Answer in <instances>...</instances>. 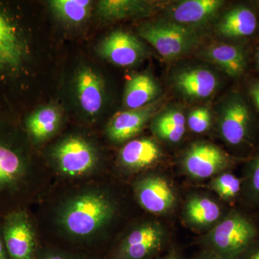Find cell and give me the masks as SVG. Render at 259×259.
<instances>
[{
  "label": "cell",
  "instance_id": "obj_1",
  "mask_svg": "<svg viewBox=\"0 0 259 259\" xmlns=\"http://www.w3.org/2000/svg\"><path fill=\"white\" fill-rule=\"evenodd\" d=\"M259 236L254 216L245 209L228 211L202 238L204 249L220 259H240Z\"/></svg>",
  "mask_w": 259,
  "mask_h": 259
},
{
  "label": "cell",
  "instance_id": "obj_2",
  "mask_svg": "<svg viewBox=\"0 0 259 259\" xmlns=\"http://www.w3.org/2000/svg\"><path fill=\"white\" fill-rule=\"evenodd\" d=\"M115 207L110 199L100 193L77 196L64 206L60 222L65 230L74 236L93 235L110 222Z\"/></svg>",
  "mask_w": 259,
  "mask_h": 259
},
{
  "label": "cell",
  "instance_id": "obj_3",
  "mask_svg": "<svg viewBox=\"0 0 259 259\" xmlns=\"http://www.w3.org/2000/svg\"><path fill=\"white\" fill-rule=\"evenodd\" d=\"M138 32L167 60L185 55L200 44L193 28L171 21L146 23Z\"/></svg>",
  "mask_w": 259,
  "mask_h": 259
},
{
  "label": "cell",
  "instance_id": "obj_4",
  "mask_svg": "<svg viewBox=\"0 0 259 259\" xmlns=\"http://www.w3.org/2000/svg\"><path fill=\"white\" fill-rule=\"evenodd\" d=\"M0 223L10 259H37L35 233L25 211L18 209L10 212Z\"/></svg>",
  "mask_w": 259,
  "mask_h": 259
},
{
  "label": "cell",
  "instance_id": "obj_5",
  "mask_svg": "<svg viewBox=\"0 0 259 259\" xmlns=\"http://www.w3.org/2000/svg\"><path fill=\"white\" fill-rule=\"evenodd\" d=\"M166 231L161 223L149 221L134 228L122 240L117 259H151L163 249Z\"/></svg>",
  "mask_w": 259,
  "mask_h": 259
},
{
  "label": "cell",
  "instance_id": "obj_6",
  "mask_svg": "<svg viewBox=\"0 0 259 259\" xmlns=\"http://www.w3.org/2000/svg\"><path fill=\"white\" fill-rule=\"evenodd\" d=\"M252 117L249 107L239 94H233L225 101L220 114L221 136L234 147L250 143L252 138Z\"/></svg>",
  "mask_w": 259,
  "mask_h": 259
},
{
  "label": "cell",
  "instance_id": "obj_7",
  "mask_svg": "<svg viewBox=\"0 0 259 259\" xmlns=\"http://www.w3.org/2000/svg\"><path fill=\"white\" fill-rule=\"evenodd\" d=\"M233 164L231 156L215 145L199 142L186 151L182 161L189 176L197 180L215 177Z\"/></svg>",
  "mask_w": 259,
  "mask_h": 259
},
{
  "label": "cell",
  "instance_id": "obj_8",
  "mask_svg": "<svg viewBox=\"0 0 259 259\" xmlns=\"http://www.w3.org/2000/svg\"><path fill=\"white\" fill-rule=\"evenodd\" d=\"M99 54L103 59L117 66L138 64L147 54L146 47L137 37L122 30H115L100 44Z\"/></svg>",
  "mask_w": 259,
  "mask_h": 259
},
{
  "label": "cell",
  "instance_id": "obj_9",
  "mask_svg": "<svg viewBox=\"0 0 259 259\" xmlns=\"http://www.w3.org/2000/svg\"><path fill=\"white\" fill-rule=\"evenodd\" d=\"M135 193L141 207L152 214H166L176 204L171 186L157 175H148L140 180L135 186Z\"/></svg>",
  "mask_w": 259,
  "mask_h": 259
},
{
  "label": "cell",
  "instance_id": "obj_10",
  "mask_svg": "<svg viewBox=\"0 0 259 259\" xmlns=\"http://www.w3.org/2000/svg\"><path fill=\"white\" fill-rule=\"evenodd\" d=\"M54 156L59 168L69 176H79L95 166L97 161L94 148L84 140L71 137L56 147Z\"/></svg>",
  "mask_w": 259,
  "mask_h": 259
},
{
  "label": "cell",
  "instance_id": "obj_11",
  "mask_svg": "<svg viewBox=\"0 0 259 259\" xmlns=\"http://www.w3.org/2000/svg\"><path fill=\"white\" fill-rule=\"evenodd\" d=\"M159 107L160 100H155L141 108L116 114L107 127L109 137L117 143L132 139L142 131L148 121L155 115Z\"/></svg>",
  "mask_w": 259,
  "mask_h": 259
},
{
  "label": "cell",
  "instance_id": "obj_12",
  "mask_svg": "<svg viewBox=\"0 0 259 259\" xmlns=\"http://www.w3.org/2000/svg\"><path fill=\"white\" fill-rule=\"evenodd\" d=\"M26 163L18 151L0 141V202L13 197L24 185Z\"/></svg>",
  "mask_w": 259,
  "mask_h": 259
},
{
  "label": "cell",
  "instance_id": "obj_13",
  "mask_svg": "<svg viewBox=\"0 0 259 259\" xmlns=\"http://www.w3.org/2000/svg\"><path fill=\"white\" fill-rule=\"evenodd\" d=\"M174 86L179 93L189 99L198 100L210 97L217 90V76L204 68L182 70L174 76Z\"/></svg>",
  "mask_w": 259,
  "mask_h": 259
},
{
  "label": "cell",
  "instance_id": "obj_14",
  "mask_svg": "<svg viewBox=\"0 0 259 259\" xmlns=\"http://www.w3.org/2000/svg\"><path fill=\"white\" fill-rule=\"evenodd\" d=\"M224 4L222 0H185L171 7L168 14L171 22L190 27L208 21Z\"/></svg>",
  "mask_w": 259,
  "mask_h": 259
},
{
  "label": "cell",
  "instance_id": "obj_15",
  "mask_svg": "<svg viewBox=\"0 0 259 259\" xmlns=\"http://www.w3.org/2000/svg\"><path fill=\"white\" fill-rule=\"evenodd\" d=\"M76 92L83 111L95 115L101 110L105 100V83L101 76L88 67L81 68L76 76Z\"/></svg>",
  "mask_w": 259,
  "mask_h": 259
},
{
  "label": "cell",
  "instance_id": "obj_16",
  "mask_svg": "<svg viewBox=\"0 0 259 259\" xmlns=\"http://www.w3.org/2000/svg\"><path fill=\"white\" fill-rule=\"evenodd\" d=\"M223 215L221 206L205 196H192L187 199L183 209L185 222L196 229L212 228Z\"/></svg>",
  "mask_w": 259,
  "mask_h": 259
},
{
  "label": "cell",
  "instance_id": "obj_17",
  "mask_svg": "<svg viewBox=\"0 0 259 259\" xmlns=\"http://www.w3.org/2000/svg\"><path fill=\"white\" fill-rule=\"evenodd\" d=\"M162 156L161 148L151 139H141L130 141L121 149V163L130 169L147 168L157 163Z\"/></svg>",
  "mask_w": 259,
  "mask_h": 259
},
{
  "label": "cell",
  "instance_id": "obj_18",
  "mask_svg": "<svg viewBox=\"0 0 259 259\" xmlns=\"http://www.w3.org/2000/svg\"><path fill=\"white\" fill-rule=\"evenodd\" d=\"M161 3L138 0H103L98 3V13L110 20L145 18L154 13Z\"/></svg>",
  "mask_w": 259,
  "mask_h": 259
},
{
  "label": "cell",
  "instance_id": "obj_19",
  "mask_svg": "<svg viewBox=\"0 0 259 259\" xmlns=\"http://www.w3.org/2000/svg\"><path fill=\"white\" fill-rule=\"evenodd\" d=\"M257 19L250 8L238 6L229 10L218 24L217 31L223 37H248L254 33Z\"/></svg>",
  "mask_w": 259,
  "mask_h": 259
},
{
  "label": "cell",
  "instance_id": "obj_20",
  "mask_svg": "<svg viewBox=\"0 0 259 259\" xmlns=\"http://www.w3.org/2000/svg\"><path fill=\"white\" fill-rule=\"evenodd\" d=\"M159 93V87L152 76L136 74L126 83L124 104L129 110L141 108L154 102Z\"/></svg>",
  "mask_w": 259,
  "mask_h": 259
},
{
  "label": "cell",
  "instance_id": "obj_21",
  "mask_svg": "<svg viewBox=\"0 0 259 259\" xmlns=\"http://www.w3.org/2000/svg\"><path fill=\"white\" fill-rule=\"evenodd\" d=\"M202 56L226 74L233 77L241 76L246 66V59L241 48L229 44L212 46L204 51Z\"/></svg>",
  "mask_w": 259,
  "mask_h": 259
},
{
  "label": "cell",
  "instance_id": "obj_22",
  "mask_svg": "<svg viewBox=\"0 0 259 259\" xmlns=\"http://www.w3.org/2000/svg\"><path fill=\"white\" fill-rule=\"evenodd\" d=\"M187 124L185 116L178 108H170L155 116L151 123L153 134L162 141L177 143L182 140Z\"/></svg>",
  "mask_w": 259,
  "mask_h": 259
},
{
  "label": "cell",
  "instance_id": "obj_23",
  "mask_svg": "<svg viewBox=\"0 0 259 259\" xmlns=\"http://www.w3.org/2000/svg\"><path fill=\"white\" fill-rule=\"evenodd\" d=\"M21 58V47L14 29L0 13V69L18 66Z\"/></svg>",
  "mask_w": 259,
  "mask_h": 259
},
{
  "label": "cell",
  "instance_id": "obj_24",
  "mask_svg": "<svg viewBox=\"0 0 259 259\" xmlns=\"http://www.w3.org/2000/svg\"><path fill=\"white\" fill-rule=\"evenodd\" d=\"M61 120V112L56 107H42L28 117L27 128L34 139L44 140L56 132Z\"/></svg>",
  "mask_w": 259,
  "mask_h": 259
},
{
  "label": "cell",
  "instance_id": "obj_25",
  "mask_svg": "<svg viewBox=\"0 0 259 259\" xmlns=\"http://www.w3.org/2000/svg\"><path fill=\"white\" fill-rule=\"evenodd\" d=\"M243 187L241 200L246 208L259 209V148L245 163L241 177Z\"/></svg>",
  "mask_w": 259,
  "mask_h": 259
},
{
  "label": "cell",
  "instance_id": "obj_26",
  "mask_svg": "<svg viewBox=\"0 0 259 259\" xmlns=\"http://www.w3.org/2000/svg\"><path fill=\"white\" fill-rule=\"evenodd\" d=\"M53 12L61 20L76 25L84 21L91 10L93 2L89 0H53L49 2Z\"/></svg>",
  "mask_w": 259,
  "mask_h": 259
},
{
  "label": "cell",
  "instance_id": "obj_27",
  "mask_svg": "<svg viewBox=\"0 0 259 259\" xmlns=\"http://www.w3.org/2000/svg\"><path fill=\"white\" fill-rule=\"evenodd\" d=\"M209 187L226 202H234L241 199L243 187L241 178L231 172H222L213 177Z\"/></svg>",
  "mask_w": 259,
  "mask_h": 259
},
{
  "label": "cell",
  "instance_id": "obj_28",
  "mask_svg": "<svg viewBox=\"0 0 259 259\" xmlns=\"http://www.w3.org/2000/svg\"><path fill=\"white\" fill-rule=\"evenodd\" d=\"M187 124L189 128L196 134H202L211 125V113L207 107H198L189 114Z\"/></svg>",
  "mask_w": 259,
  "mask_h": 259
},
{
  "label": "cell",
  "instance_id": "obj_29",
  "mask_svg": "<svg viewBox=\"0 0 259 259\" xmlns=\"http://www.w3.org/2000/svg\"><path fill=\"white\" fill-rule=\"evenodd\" d=\"M240 259H259V236L247 248Z\"/></svg>",
  "mask_w": 259,
  "mask_h": 259
},
{
  "label": "cell",
  "instance_id": "obj_30",
  "mask_svg": "<svg viewBox=\"0 0 259 259\" xmlns=\"http://www.w3.org/2000/svg\"><path fill=\"white\" fill-rule=\"evenodd\" d=\"M37 259H76L71 255L60 252H48L41 255L40 258L37 257Z\"/></svg>",
  "mask_w": 259,
  "mask_h": 259
},
{
  "label": "cell",
  "instance_id": "obj_31",
  "mask_svg": "<svg viewBox=\"0 0 259 259\" xmlns=\"http://www.w3.org/2000/svg\"><path fill=\"white\" fill-rule=\"evenodd\" d=\"M250 95L259 110V82L253 83L250 86Z\"/></svg>",
  "mask_w": 259,
  "mask_h": 259
},
{
  "label": "cell",
  "instance_id": "obj_32",
  "mask_svg": "<svg viewBox=\"0 0 259 259\" xmlns=\"http://www.w3.org/2000/svg\"><path fill=\"white\" fill-rule=\"evenodd\" d=\"M0 259H10L9 254L7 251L6 247H5L4 240H3L1 223H0Z\"/></svg>",
  "mask_w": 259,
  "mask_h": 259
},
{
  "label": "cell",
  "instance_id": "obj_33",
  "mask_svg": "<svg viewBox=\"0 0 259 259\" xmlns=\"http://www.w3.org/2000/svg\"><path fill=\"white\" fill-rule=\"evenodd\" d=\"M193 259H220L216 256L215 255L213 254L210 251L207 250H202L200 253L196 255L195 257H194Z\"/></svg>",
  "mask_w": 259,
  "mask_h": 259
},
{
  "label": "cell",
  "instance_id": "obj_34",
  "mask_svg": "<svg viewBox=\"0 0 259 259\" xmlns=\"http://www.w3.org/2000/svg\"><path fill=\"white\" fill-rule=\"evenodd\" d=\"M158 259H182V258H181L180 253L177 250L171 249L166 254L163 255V256L160 257Z\"/></svg>",
  "mask_w": 259,
  "mask_h": 259
},
{
  "label": "cell",
  "instance_id": "obj_35",
  "mask_svg": "<svg viewBox=\"0 0 259 259\" xmlns=\"http://www.w3.org/2000/svg\"><path fill=\"white\" fill-rule=\"evenodd\" d=\"M254 216L255 221H256L257 223H258V226H259V209L256 211V214H255V215Z\"/></svg>",
  "mask_w": 259,
  "mask_h": 259
},
{
  "label": "cell",
  "instance_id": "obj_36",
  "mask_svg": "<svg viewBox=\"0 0 259 259\" xmlns=\"http://www.w3.org/2000/svg\"><path fill=\"white\" fill-rule=\"evenodd\" d=\"M257 63H258V66L259 68V49L258 51V53H257Z\"/></svg>",
  "mask_w": 259,
  "mask_h": 259
},
{
  "label": "cell",
  "instance_id": "obj_37",
  "mask_svg": "<svg viewBox=\"0 0 259 259\" xmlns=\"http://www.w3.org/2000/svg\"><path fill=\"white\" fill-rule=\"evenodd\" d=\"M258 6H259V2H258Z\"/></svg>",
  "mask_w": 259,
  "mask_h": 259
}]
</instances>
